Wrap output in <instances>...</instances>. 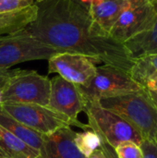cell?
Wrapping results in <instances>:
<instances>
[{
  "mask_svg": "<svg viewBox=\"0 0 157 158\" xmlns=\"http://www.w3.org/2000/svg\"><path fill=\"white\" fill-rule=\"evenodd\" d=\"M144 91H145V93H146V94H147L149 100L151 101V103L154 105V106L156 108L157 110V94L155 93H154V92H152V91H150V90H147V89H145V88H144Z\"/></svg>",
  "mask_w": 157,
  "mask_h": 158,
  "instance_id": "d4e9b609",
  "label": "cell"
},
{
  "mask_svg": "<svg viewBox=\"0 0 157 158\" xmlns=\"http://www.w3.org/2000/svg\"><path fill=\"white\" fill-rule=\"evenodd\" d=\"M1 99H2V90H0V105H1Z\"/></svg>",
  "mask_w": 157,
  "mask_h": 158,
  "instance_id": "f546056e",
  "label": "cell"
},
{
  "mask_svg": "<svg viewBox=\"0 0 157 158\" xmlns=\"http://www.w3.org/2000/svg\"><path fill=\"white\" fill-rule=\"evenodd\" d=\"M88 158H107V156L105 154V152L101 148H99V149L95 150Z\"/></svg>",
  "mask_w": 157,
  "mask_h": 158,
  "instance_id": "484cf974",
  "label": "cell"
},
{
  "mask_svg": "<svg viewBox=\"0 0 157 158\" xmlns=\"http://www.w3.org/2000/svg\"><path fill=\"white\" fill-rule=\"evenodd\" d=\"M37 5L36 19L25 29L44 44L62 52L86 56L96 64L130 73L135 60L124 44L103 31L88 6L77 0H50Z\"/></svg>",
  "mask_w": 157,
  "mask_h": 158,
  "instance_id": "6da1fadb",
  "label": "cell"
},
{
  "mask_svg": "<svg viewBox=\"0 0 157 158\" xmlns=\"http://www.w3.org/2000/svg\"><path fill=\"white\" fill-rule=\"evenodd\" d=\"M75 134L76 131L70 127H64L52 134L45 135L38 158H86L74 143Z\"/></svg>",
  "mask_w": 157,
  "mask_h": 158,
  "instance_id": "8fae6325",
  "label": "cell"
},
{
  "mask_svg": "<svg viewBox=\"0 0 157 158\" xmlns=\"http://www.w3.org/2000/svg\"><path fill=\"white\" fill-rule=\"evenodd\" d=\"M77 1H79L80 3H81L85 6H89L91 4H96V3H99V2H102L105 0H77Z\"/></svg>",
  "mask_w": 157,
  "mask_h": 158,
  "instance_id": "4316f807",
  "label": "cell"
},
{
  "mask_svg": "<svg viewBox=\"0 0 157 158\" xmlns=\"http://www.w3.org/2000/svg\"><path fill=\"white\" fill-rule=\"evenodd\" d=\"M77 86L85 102L99 101L143 89L129 72L108 65L97 67L94 77L87 85Z\"/></svg>",
  "mask_w": 157,
  "mask_h": 158,
  "instance_id": "8992f818",
  "label": "cell"
},
{
  "mask_svg": "<svg viewBox=\"0 0 157 158\" xmlns=\"http://www.w3.org/2000/svg\"><path fill=\"white\" fill-rule=\"evenodd\" d=\"M96 63L90 57L71 52H61L48 59V73H57L66 81L87 85L96 73Z\"/></svg>",
  "mask_w": 157,
  "mask_h": 158,
  "instance_id": "9c48e42d",
  "label": "cell"
},
{
  "mask_svg": "<svg viewBox=\"0 0 157 158\" xmlns=\"http://www.w3.org/2000/svg\"><path fill=\"white\" fill-rule=\"evenodd\" d=\"M62 51L34 37L26 29L0 36V69L32 60L49 59Z\"/></svg>",
  "mask_w": 157,
  "mask_h": 158,
  "instance_id": "277c9868",
  "label": "cell"
},
{
  "mask_svg": "<svg viewBox=\"0 0 157 158\" xmlns=\"http://www.w3.org/2000/svg\"><path fill=\"white\" fill-rule=\"evenodd\" d=\"M123 44L134 60L157 54V19L150 28L130 38Z\"/></svg>",
  "mask_w": 157,
  "mask_h": 158,
  "instance_id": "7c38bea8",
  "label": "cell"
},
{
  "mask_svg": "<svg viewBox=\"0 0 157 158\" xmlns=\"http://www.w3.org/2000/svg\"><path fill=\"white\" fill-rule=\"evenodd\" d=\"M74 143L78 150L88 158L101 146V138L93 130H86L82 132H76Z\"/></svg>",
  "mask_w": 157,
  "mask_h": 158,
  "instance_id": "ac0fdd59",
  "label": "cell"
},
{
  "mask_svg": "<svg viewBox=\"0 0 157 158\" xmlns=\"http://www.w3.org/2000/svg\"><path fill=\"white\" fill-rule=\"evenodd\" d=\"M16 69L10 70L6 69H0V90H3L9 79L14 75Z\"/></svg>",
  "mask_w": 157,
  "mask_h": 158,
  "instance_id": "603a6c76",
  "label": "cell"
},
{
  "mask_svg": "<svg viewBox=\"0 0 157 158\" xmlns=\"http://www.w3.org/2000/svg\"><path fill=\"white\" fill-rule=\"evenodd\" d=\"M156 19V6L150 0H124L123 8L110 35L123 44L150 28Z\"/></svg>",
  "mask_w": 157,
  "mask_h": 158,
  "instance_id": "ba28073f",
  "label": "cell"
},
{
  "mask_svg": "<svg viewBox=\"0 0 157 158\" xmlns=\"http://www.w3.org/2000/svg\"><path fill=\"white\" fill-rule=\"evenodd\" d=\"M43 1H50V0H34V3H41Z\"/></svg>",
  "mask_w": 157,
  "mask_h": 158,
  "instance_id": "f1b7e54d",
  "label": "cell"
},
{
  "mask_svg": "<svg viewBox=\"0 0 157 158\" xmlns=\"http://www.w3.org/2000/svg\"><path fill=\"white\" fill-rule=\"evenodd\" d=\"M154 71H157V54L135 59L130 74L133 80L143 87L145 80Z\"/></svg>",
  "mask_w": 157,
  "mask_h": 158,
  "instance_id": "e0dca14e",
  "label": "cell"
},
{
  "mask_svg": "<svg viewBox=\"0 0 157 158\" xmlns=\"http://www.w3.org/2000/svg\"><path fill=\"white\" fill-rule=\"evenodd\" d=\"M51 81L34 70L16 69L2 90L1 104H35L47 106L49 104Z\"/></svg>",
  "mask_w": 157,
  "mask_h": 158,
  "instance_id": "52a82bcc",
  "label": "cell"
},
{
  "mask_svg": "<svg viewBox=\"0 0 157 158\" xmlns=\"http://www.w3.org/2000/svg\"><path fill=\"white\" fill-rule=\"evenodd\" d=\"M143 88L150 90L157 94V71L151 73L143 83Z\"/></svg>",
  "mask_w": 157,
  "mask_h": 158,
  "instance_id": "7402d4cb",
  "label": "cell"
},
{
  "mask_svg": "<svg viewBox=\"0 0 157 158\" xmlns=\"http://www.w3.org/2000/svg\"><path fill=\"white\" fill-rule=\"evenodd\" d=\"M33 4L34 0H0V13L19 10Z\"/></svg>",
  "mask_w": 157,
  "mask_h": 158,
  "instance_id": "ffe728a7",
  "label": "cell"
},
{
  "mask_svg": "<svg viewBox=\"0 0 157 158\" xmlns=\"http://www.w3.org/2000/svg\"><path fill=\"white\" fill-rule=\"evenodd\" d=\"M0 126L4 127L6 130H7L12 134L22 140L25 143H27L31 147L41 152L44 143L45 135L38 133L32 131L31 129L28 128L21 122L12 118L6 112H5L1 107H0Z\"/></svg>",
  "mask_w": 157,
  "mask_h": 158,
  "instance_id": "2e32d148",
  "label": "cell"
},
{
  "mask_svg": "<svg viewBox=\"0 0 157 158\" xmlns=\"http://www.w3.org/2000/svg\"><path fill=\"white\" fill-rule=\"evenodd\" d=\"M115 152L118 158H143V151L139 144L133 142H124L119 143Z\"/></svg>",
  "mask_w": 157,
  "mask_h": 158,
  "instance_id": "d6986e66",
  "label": "cell"
},
{
  "mask_svg": "<svg viewBox=\"0 0 157 158\" xmlns=\"http://www.w3.org/2000/svg\"><path fill=\"white\" fill-rule=\"evenodd\" d=\"M150 2H151L152 4H154L155 6H157V0H150Z\"/></svg>",
  "mask_w": 157,
  "mask_h": 158,
  "instance_id": "83f0119b",
  "label": "cell"
},
{
  "mask_svg": "<svg viewBox=\"0 0 157 158\" xmlns=\"http://www.w3.org/2000/svg\"><path fill=\"white\" fill-rule=\"evenodd\" d=\"M37 5L6 13H0V36L17 32L29 26L37 16Z\"/></svg>",
  "mask_w": 157,
  "mask_h": 158,
  "instance_id": "5bb4252c",
  "label": "cell"
},
{
  "mask_svg": "<svg viewBox=\"0 0 157 158\" xmlns=\"http://www.w3.org/2000/svg\"><path fill=\"white\" fill-rule=\"evenodd\" d=\"M51 90L48 107L68 117L74 122L81 123L78 119L81 112H84L85 101L78 86L60 76L50 80Z\"/></svg>",
  "mask_w": 157,
  "mask_h": 158,
  "instance_id": "30bf717a",
  "label": "cell"
},
{
  "mask_svg": "<svg viewBox=\"0 0 157 158\" xmlns=\"http://www.w3.org/2000/svg\"><path fill=\"white\" fill-rule=\"evenodd\" d=\"M0 107L18 121L43 135H49L61 128L71 126L81 128L83 131L91 130L88 124L74 122L68 117L44 106L5 103L1 104Z\"/></svg>",
  "mask_w": 157,
  "mask_h": 158,
  "instance_id": "5b68a950",
  "label": "cell"
},
{
  "mask_svg": "<svg viewBox=\"0 0 157 158\" xmlns=\"http://www.w3.org/2000/svg\"><path fill=\"white\" fill-rule=\"evenodd\" d=\"M98 103L128 121L140 132L143 140L157 143V110L144 88L139 92L101 99Z\"/></svg>",
  "mask_w": 157,
  "mask_h": 158,
  "instance_id": "7a4b0ae2",
  "label": "cell"
},
{
  "mask_svg": "<svg viewBox=\"0 0 157 158\" xmlns=\"http://www.w3.org/2000/svg\"><path fill=\"white\" fill-rule=\"evenodd\" d=\"M100 148L105 152V154L106 155L107 158H118L117 156V154L115 152V149L113 147H111L109 144H107L106 143L103 142L101 140V146Z\"/></svg>",
  "mask_w": 157,
  "mask_h": 158,
  "instance_id": "cb8c5ba5",
  "label": "cell"
},
{
  "mask_svg": "<svg viewBox=\"0 0 157 158\" xmlns=\"http://www.w3.org/2000/svg\"><path fill=\"white\" fill-rule=\"evenodd\" d=\"M40 152L0 126V158H38Z\"/></svg>",
  "mask_w": 157,
  "mask_h": 158,
  "instance_id": "9a60e30c",
  "label": "cell"
},
{
  "mask_svg": "<svg viewBox=\"0 0 157 158\" xmlns=\"http://www.w3.org/2000/svg\"><path fill=\"white\" fill-rule=\"evenodd\" d=\"M143 158H157V143L149 140H143L141 143Z\"/></svg>",
  "mask_w": 157,
  "mask_h": 158,
  "instance_id": "44dd1931",
  "label": "cell"
},
{
  "mask_svg": "<svg viewBox=\"0 0 157 158\" xmlns=\"http://www.w3.org/2000/svg\"><path fill=\"white\" fill-rule=\"evenodd\" d=\"M84 112L91 130L114 149L124 142H133L139 145L143 143V136L133 126L118 114L101 106L98 101L85 102Z\"/></svg>",
  "mask_w": 157,
  "mask_h": 158,
  "instance_id": "3957f363",
  "label": "cell"
},
{
  "mask_svg": "<svg viewBox=\"0 0 157 158\" xmlns=\"http://www.w3.org/2000/svg\"><path fill=\"white\" fill-rule=\"evenodd\" d=\"M124 0H105L88 6L90 14L97 25L110 34L123 8Z\"/></svg>",
  "mask_w": 157,
  "mask_h": 158,
  "instance_id": "4fadbf2b",
  "label": "cell"
}]
</instances>
